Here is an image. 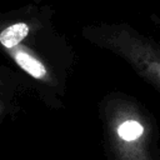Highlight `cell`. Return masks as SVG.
<instances>
[{
  "label": "cell",
  "mask_w": 160,
  "mask_h": 160,
  "mask_svg": "<svg viewBox=\"0 0 160 160\" xmlns=\"http://www.w3.org/2000/svg\"><path fill=\"white\" fill-rule=\"evenodd\" d=\"M15 61L18 62V65L25 70L28 74H30L32 78L35 79H42L46 75V69L45 66L34 56H31L30 54H28L26 51L22 50H18L14 54Z\"/></svg>",
  "instance_id": "cell-2"
},
{
  "label": "cell",
  "mask_w": 160,
  "mask_h": 160,
  "mask_svg": "<svg viewBox=\"0 0 160 160\" xmlns=\"http://www.w3.org/2000/svg\"><path fill=\"white\" fill-rule=\"evenodd\" d=\"M159 75H160V65H159Z\"/></svg>",
  "instance_id": "cell-4"
},
{
  "label": "cell",
  "mask_w": 160,
  "mask_h": 160,
  "mask_svg": "<svg viewBox=\"0 0 160 160\" xmlns=\"http://www.w3.org/2000/svg\"><path fill=\"white\" fill-rule=\"evenodd\" d=\"M142 131H144V129H142L141 124L135 120H128V121L122 122L118 130L120 138L124 139L125 141H134V140L139 139L141 136Z\"/></svg>",
  "instance_id": "cell-3"
},
{
  "label": "cell",
  "mask_w": 160,
  "mask_h": 160,
  "mask_svg": "<svg viewBox=\"0 0 160 160\" xmlns=\"http://www.w3.org/2000/svg\"><path fill=\"white\" fill-rule=\"evenodd\" d=\"M29 32H30V26L28 22L25 21L15 22L1 31L0 42L8 49L15 48L29 35Z\"/></svg>",
  "instance_id": "cell-1"
}]
</instances>
